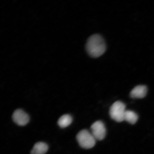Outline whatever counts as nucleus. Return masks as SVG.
Instances as JSON below:
<instances>
[{
  "label": "nucleus",
  "mask_w": 154,
  "mask_h": 154,
  "mask_svg": "<svg viewBox=\"0 0 154 154\" xmlns=\"http://www.w3.org/2000/svg\"><path fill=\"white\" fill-rule=\"evenodd\" d=\"M86 49L88 54L91 57H99L103 55L106 51V45L105 40L99 34L92 35L87 41Z\"/></svg>",
  "instance_id": "1"
},
{
  "label": "nucleus",
  "mask_w": 154,
  "mask_h": 154,
  "mask_svg": "<svg viewBox=\"0 0 154 154\" xmlns=\"http://www.w3.org/2000/svg\"><path fill=\"white\" fill-rule=\"evenodd\" d=\"M76 139L79 145L84 149L92 148L96 144V140L87 130L81 131L77 134Z\"/></svg>",
  "instance_id": "2"
},
{
  "label": "nucleus",
  "mask_w": 154,
  "mask_h": 154,
  "mask_svg": "<svg viewBox=\"0 0 154 154\" xmlns=\"http://www.w3.org/2000/svg\"><path fill=\"white\" fill-rule=\"evenodd\" d=\"M125 105L121 101H116L111 105L110 109L111 118L116 122H120L124 121Z\"/></svg>",
  "instance_id": "3"
},
{
  "label": "nucleus",
  "mask_w": 154,
  "mask_h": 154,
  "mask_svg": "<svg viewBox=\"0 0 154 154\" xmlns=\"http://www.w3.org/2000/svg\"><path fill=\"white\" fill-rule=\"evenodd\" d=\"M91 134L96 140H102L105 137L106 129L102 122L97 121L91 126Z\"/></svg>",
  "instance_id": "4"
},
{
  "label": "nucleus",
  "mask_w": 154,
  "mask_h": 154,
  "mask_svg": "<svg viewBox=\"0 0 154 154\" xmlns=\"http://www.w3.org/2000/svg\"><path fill=\"white\" fill-rule=\"evenodd\" d=\"M13 121L19 126H25L30 120L29 116L22 109H17L12 115Z\"/></svg>",
  "instance_id": "5"
},
{
  "label": "nucleus",
  "mask_w": 154,
  "mask_h": 154,
  "mask_svg": "<svg viewBox=\"0 0 154 154\" xmlns=\"http://www.w3.org/2000/svg\"><path fill=\"white\" fill-rule=\"evenodd\" d=\"M147 91V88L145 85L137 86L131 92V97L134 99H142L146 95Z\"/></svg>",
  "instance_id": "6"
},
{
  "label": "nucleus",
  "mask_w": 154,
  "mask_h": 154,
  "mask_svg": "<svg viewBox=\"0 0 154 154\" xmlns=\"http://www.w3.org/2000/svg\"><path fill=\"white\" fill-rule=\"evenodd\" d=\"M48 146L45 143L39 142L36 143L31 150V154H45L47 152Z\"/></svg>",
  "instance_id": "7"
},
{
  "label": "nucleus",
  "mask_w": 154,
  "mask_h": 154,
  "mask_svg": "<svg viewBox=\"0 0 154 154\" xmlns=\"http://www.w3.org/2000/svg\"><path fill=\"white\" fill-rule=\"evenodd\" d=\"M138 116L136 113L131 110H126L125 113L124 121L131 124H134L137 121Z\"/></svg>",
  "instance_id": "8"
},
{
  "label": "nucleus",
  "mask_w": 154,
  "mask_h": 154,
  "mask_svg": "<svg viewBox=\"0 0 154 154\" xmlns=\"http://www.w3.org/2000/svg\"><path fill=\"white\" fill-rule=\"evenodd\" d=\"M72 122V118L69 114H65L61 116L58 121V124L62 128L69 126Z\"/></svg>",
  "instance_id": "9"
}]
</instances>
